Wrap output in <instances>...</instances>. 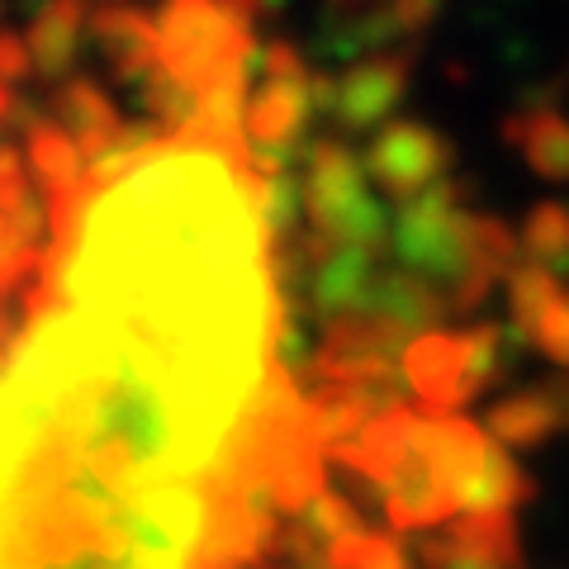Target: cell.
I'll return each mask as SVG.
<instances>
[{"label":"cell","instance_id":"6da1fadb","mask_svg":"<svg viewBox=\"0 0 569 569\" xmlns=\"http://www.w3.org/2000/svg\"><path fill=\"white\" fill-rule=\"evenodd\" d=\"M266 194L238 152H123L0 342V569H228L276 403Z\"/></svg>","mask_w":569,"mask_h":569}]
</instances>
